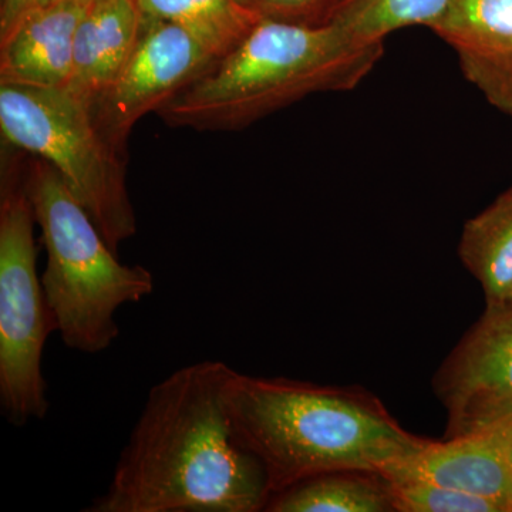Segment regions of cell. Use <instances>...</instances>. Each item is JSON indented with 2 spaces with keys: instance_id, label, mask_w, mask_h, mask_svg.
Returning <instances> with one entry per match:
<instances>
[{
  "instance_id": "obj_12",
  "label": "cell",
  "mask_w": 512,
  "mask_h": 512,
  "mask_svg": "<svg viewBox=\"0 0 512 512\" xmlns=\"http://www.w3.org/2000/svg\"><path fill=\"white\" fill-rule=\"evenodd\" d=\"M144 15L136 0H92L74 36L70 92L92 103L119 76L140 42Z\"/></svg>"
},
{
  "instance_id": "obj_9",
  "label": "cell",
  "mask_w": 512,
  "mask_h": 512,
  "mask_svg": "<svg viewBox=\"0 0 512 512\" xmlns=\"http://www.w3.org/2000/svg\"><path fill=\"white\" fill-rule=\"evenodd\" d=\"M508 443L510 414L505 409L460 436L429 439L380 473L392 481H421L481 495L510 512Z\"/></svg>"
},
{
  "instance_id": "obj_7",
  "label": "cell",
  "mask_w": 512,
  "mask_h": 512,
  "mask_svg": "<svg viewBox=\"0 0 512 512\" xmlns=\"http://www.w3.org/2000/svg\"><path fill=\"white\" fill-rule=\"evenodd\" d=\"M214 60L187 30L144 18L143 35L133 55L116 80L90 103L101 134L127 156L128 137L138 121L157 113Z\"/></svg>"
},
{
  "instance_id": "obj_20",
  "label": "cell",
  "mask_w": 512,
  "mask_h": 512,
  "mask_svg": "<svg viewBox=\"0 0 512 512\" xmlns=\"http://www.w3.org/2000/svg\"><path fill=\"white\" fill-rule=\"evenodd\" d=\"M510 414V443H508V474H510V495H508V507L512 512V406L507 407Z\"/></svg>"
},
{
  "instance_id": "obj_18",
  "label": "cell",
  "mask_w": 512,
  "mask_h": 512,
  "mask_svg": "<svg viewBox=\"0 0 512 512\" xmlns=\"http://www.w3.org/2000/svg\"><path fill=\"white\" fill-rule=\"evenodd\" d=\"M261 19L326 26L335 23L353 0H241Z\"/></svg>"
},
{
  "instance_id": "obj_10",
  "label": "cell",
  "mask_w": 512,
  "mask_h": 512,
  "mask_svg": "<svg viewBox=\"0 0 512 512\" xmlns=\"http://www.w3.org/2000/svg\"><path fill=\"white\" fill-rule=\"evenodd\" d=\"M427 28L488 104L512 117V0H451Z\"/></svg>"
},
{
  "instance_id": "obj_14",
  "label": "cell",
  "mask_w": 512,
  "mask_h": 512,
  "mask_svg": "<svg viewBox=\"0 0 512 512\" xmlns=\"http://www.w3.org/2000/svg\"><path fill=\"white\" fill-rule=\"evenodd\" d=\"M458 256L477 279L485 303L512 299V187L464 224Z\"/></svg>"
},
{
  "instance_id": "obj_1",
  "label": "cell",
  "mask_w": 512,
  "mask_h": 512,
  "mask_svg": "<svg viewBox=\"0 0 512 512\" xmlns=\"http://www.w3.org/2000/svg\"><path fill=\"white\" fill-rule=\"evenodd\" d=\"M234 373L222 360H202L154 384L107 490L84 511H264V467L229 416Z\"/></svg>"
},
{
  "instance_id": "obj_16",
  "label": "cell",
  "mask_w": 512,
  "mask_h": 512,
  "mask_svg": "<svg viewBox=\"0 0 512 512\" xmlns=\"http://www.w3.org/2000/svg\"><path fill=\"white\" fill-rule=\"evenodd\" d=\"M451 0H353L335 23L366 42H384L393 32L429 26Z\"/></svg>"
},
{
  "instance_id": "obj_21",
  "label": "cell",
  "mask_w": 512,
  "mask_h": 512,
  "mask_svg": "<svg viewBox=\"0 0 512 512\" xmlns=\"http://www.w3.org/2000/svg\"><path fill=\"white\" fill-rule=\"evenodd\" d=\"M77 2L90 3L92 0H77Z\"/></svg>"
},
{
  "instance_id": "obj_5",
  "label": "cell",
  "mask_w": 512,
  "mask_h": 512,
  "mask_svg": "<svg viewBox=\"0 0 512 512\" xmlns=\"http://www.w3.org/2000/svg\"><path fill=\"white\" fill-rule=\"evenodd\" d=\"M0 131L5 143L56 168L116 254L136 235L126 156L101 134L87 101L69 89L0 83Z\"/></svg>"
},
{
  "instance_id": "obj_17",
  "label": "cell",
  "mask_w": 512,
  "mask_h": 512,
  "mask_svg": "<svg viewBox=\"0 0 512 512\" xmlns=\"http://www.w3.org/2000/svg\"><path fill=\"white\" fill-rule=\"evenodd\" d=\"M392 485L396 512H504L490 498L444 485L421 481H392Z\"/></svg>"
},
{
  "instance_id": "obj_11",
  "label": "cell",
  "mask_w": 512,
  "mask_h": 512,
  "mask_svg": "<svg viewBox=\"0 0 512 512\" xmlns=\"http://www.w3.org/2000/svg\"><path fill=\"white\" fill-rule=\"evenodd\" d=\"M89 3L53 0L32 10L0 37V83L66 89L74 36Z\"/></svg>"
},
{
  "instance_id": "obj_8",
  "label": "cell",
  "mask_w": 512,
  "mask_h": 512,
  "mask_svg": "<svg viewBox=\"0 0 512 512\" xmlns=\"http://www.w3.org/2000/svg\"><path fill=\"white\" fill-rule=\"evenodd\" d=\"M433 390L460 436L512 406V302L485 303L480 319L441 363Z\"/></svg>"
},
{
  "instance_id": "obj_3",
  "label": "cell",
  "mask_w": 512,
  "mask_h": 512,
  "mask_svg": "<svg viewBox=\"0 0 512 512\" xmlns=\"http://www.w3.org/2000/svg\"><path fill=\"white\" fill-rule=\"evenodd\" d=\"M383 55L384 42H366L338 23L261 19L157 116L171 127L242 130L313 94L352 92Z\"/></svg>"
},
{
  "instance_id": "obj_19",
  "label": "cell",
  "mask_w": 512,
  "mask_h": 512,
  "mask_svg": "<svg viewBox=\"0 0 512 512\" xmlns=\"http://www.w3.org/2000/svg\"><path fill=\"white\" fill-rule=\"evenodd\" d=\"M52 2L53 0H2L0 37L5 36L23 16Z\"/></svg>"
},
{
  "instance_id": "obj_13",
  "label": "cell",
  "mask_w": 512,
  "mask_h": 512,
  "mask_svg": "<svg viewBox=\"0 0 512 512\" xmlns=\"http://www.w3.org/2000/svg\"><path fill=\"white\" fill-rule=\"evenodd\" d=\"M266 512H396L393 485L366 468H340L303 478L272 494Z\"/></svg>"
},
{
  "instance_id": "obj_4",
  "label": "cell",
  "mask_w": 512,
  "mask_h": 512,
  "mask_svg": "<svg viewBox=\"0 0 512 512\" xmlns=\"http://www.w3.org/2000/svg\"><path fill=\"white\" fill-rule=\"evenodd\" d=\"M25 158V184L46 251L43 289L66 348L96 355L119 338L116 313L154 292V276L119 261L90 215L43 158Z\"/></svg>"
},
{
  "instance_id": "obj_2",
  "label": "cell",
  "mask_w": 512,
  "mask_h": 512,
  "mask_svg": "<svg viewBox=\"0 0 512 512\" xmlns=\"http://www.w3.org/2000/svg\"><path fill=\"white\" fill-rule=\"evenodd\" d=\"M227 402L235 433L264 467L271 495L323 471H382L429 441L404 429L379 397L359 386L235 370Z\"/></svg>"
},
{
  "instance_id": "obj_6",
  "label": "cell",
  "mask_w": 512,
  "mask_h": 512,
  "mask_svg": "<svg viewBox=\"0 0 512 512\" xmlns=\"http://www.w3.org/2000/svg\"><path fill=\"white\" fill-rule=\"evenodd\" d=\"M0 170V409L15 427L49 410L42 360L57 332L37 271L35 211L25 184V153L3 143Z\"/></svg>"
},
{
  "instance_id": "obj_22",
  "label": "cell",
  "mask_w": 512,
  "mask_h": 512,
  "mask_svg": "<svg viewBox=\"0 0 512 512\" xmlns=\"http://www.w3.org/2000/svg\"><path fill=\"white\" fill-rule=\"evenodd\" d=\"M510 302H512V299H511V301H510Z\"/></svg>"
},
{
  "instance_id": "obj_15",
  "label": "cell",
  "mask_w": 512,
  "mask_h": 512,
  "mask_svg": "<svg viewBox=\"0 0 512 512\" xmlns=\"http://www.w3.org/2000/svg\"><path fill=\"white\" fill-rule=\"evenodd\" d=\"M144 18L180 26L215 59L227 55L261 20L241 0H136Z\"/></svg>"
}]
</instances>
